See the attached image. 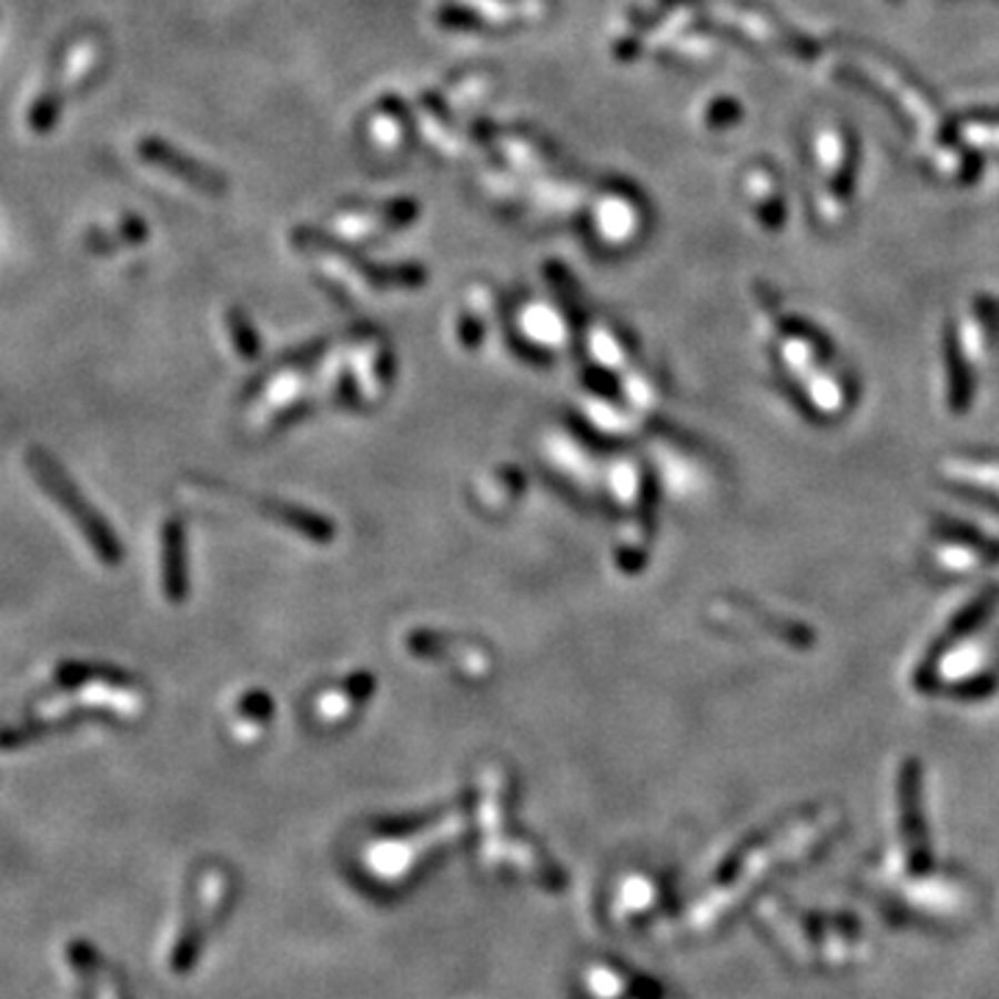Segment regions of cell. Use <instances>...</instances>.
I'll return each instance as SVG.
<instances>
[{
    "label": "cell",
    "mask_w": 999,
    "mask_h": 999,
    "mask_svg": "<svg viewBox=\"0 0 999 999\" xmlns=\"http://www.w3.org/2000/svg\"><path fill=\"white\" fill-rule=\"evenodd\" d=\"M59 114H61V98L53 92H44L31 109V128L39 133L50 131V128L56 125V120H59Z\"/></svg>",
    "instance_id": "obj_3"
},
{
    "label": "cell",
    "mask_w": 999,
    "mask_h": 999,
    "mask_svg": "<svg viewBox=\"0 0 999 999\" xmlns=\"http://www.w3.org/2000/svg\"><path fill=\"white\" fill-rule=\"evenodd\" d=\"M28 461V470L31 475L37 477V483L42 486V492H48L56 503L64 508V514H70V519L75 522L78 531L83 533L89 544L94 547L98 558L103 564H120L122 558V547L120 542L114 538L111 527L105 525L103 516L81 497L75 483L64 475V470L59 466V461L53 458L50 453H44L42 447H31L26 455Z\"/></svg>",
    "instance_id": "obj_1"
},
{
    "label": "cell",
    "mask_w": 999,
    "mask_h": 999,
    "mask_svg": "<svg viewBox=\"0 0 999 999\" xmlns=\"http://www.w3.org/2000/svg\"><path fill=\"white\" fill-rule=\"evenodd\" d=\"M139 153H142L144 161H150V164H159L161 170L172 172V175L183 178V181L194 183V186L214 189V192L216 189H222V181L216 172L205 170V167L198 164V161L186 159V155L178 153L175 148H170V144L161 142V139H144V142L139 144Z\"/></svg>",
    "instance_id": "obj_2"
}]
</instances>
